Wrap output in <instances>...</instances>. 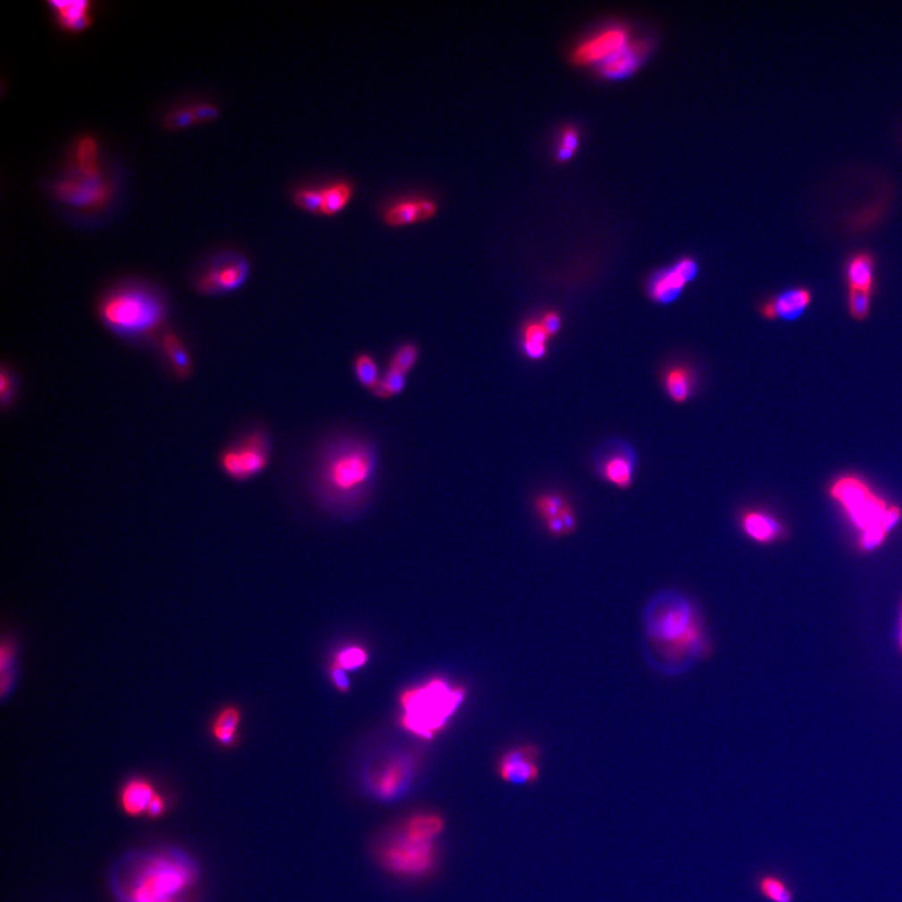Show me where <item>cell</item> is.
Segmentation results:
<instances>
[{"instance_id":"6da1fadb","label":"cell","mask_w":902,"mask_h":902,"mask_svg":"<svg viewBox=\"0 0 902 902\" xmlns=\"http://www.w3.org/2000/svg\"><path fill=\"white\" fill-rule=\"evenodd\" d=\"M649 661L662 673H683L711 657V639L695 603L676 590L659 593L645 613Z\"/></svg>"},{"instance_id":"7a4b0ae2","label":"cell","mask_w":902,"mask_h":902,"mask_svg":"<svg viewBox=\"0 0 902 902\" xmlns=\"http://www.w3.org/2000/svg\"><path fill=\"white\" fill-rule=\"evenodd\" d=\"M97 313L112 334L129 341H145L160 334L167 320V305L146 286L122 285L104 295Z\"/></svg>"},{"instance_id":"3957f363","label":"cell","mask_w":902,"mask_h":902,"mask_svg":"<svg viewBox=\"0 0 902 902\" xmlns=\"http://www.w3.org/2000/svg\"><path fill=\"white\" fill-rule=\"evenodd\" d=\"M464 698L462 687L451 686L438 678L429 681L401 695V724L413 735L431 739L447 726Z\"/></svg>"},{"instance_id":"277c9868","label":"cell","mask_w":902,"mask_h":902,"mask_svg":"<svg viewBox=\"0 0 902 902\" xmlns=\"http://www.w3.org/2000/svg\"><path fill=\"white\" fill-rule=\"evenodd\" d=\"M378 459L372 445L342 440L323 453L317 478L323 489L338 497H351L365 489L374 478Z\"/></svg>"},{"instance_id":"5b68a950","label":"cell","mask_w":902,"mask_h":902,"mask_svg":"<svg viewBox=\"0 0 902 902\" xmlns=\"http://www.w3.org/2000/svg\"><path fill=\"white\" fill-rule=\"evenodd\" d=\"M831 496L841 504L846 514L861 531V548L871 550L885 540L889 531L886 525L889 506L870 489L869 485L856 477H844L832 485Z\"/></svg>"},{"instance_id":"8992f818","label":"cell","mask_w":902,"mask_h":902,"mask_svg":"<svg viewBox=\"0 0 902 902\" xmlns=\"http://www.w3.org/2000/svg\"><path fill=\"white\" fill-rule=\"evenodd\" d=\"M192 881L194 871L188 861L157 856L145 861L129 888L123 889V898L127 902H180L177 896Z\"/></svg>"},{"instance_id":"52a82bcc","label":"cell","mask_w":902,"mask_h":902,"mask_svg":"<svg viewBox=\"0 0 902 902\" xmlns=\"http://www.w3.org/2000/svg\"><path fill=\"white\" fill-rule=\"evenodd\" d=\"M271 459L269 434L261 429L246 432L221 451V472L233 481H248L266 471Z\"/></svg>"},{"instance_id":"ba28073f","label":"cell","mask_w":902,"mask_h":902,"mask_svg":"<svg viewBox=\"0 0 902 902\" xmlns=\"http://www.w3.org/2000/svg\"><path fill=\"white\" fill-rule=\"evenodd\" d=\"M250 273L251 263L244 255H220L198 273L195 288L207 296L231 294L247 282Z\"/></svg>"},{"instance_id":"9c48e42d","label":"cell","mask_w":902,"mask_h":902,"mask_svg":"<svg viewBox=\"0 0 902 902\" xmlns=\"http://www.w3.org/2000/svg\"><path fill=\"white\" fill-rule=\"evenodd\" d=\"M59 200L71 206L95 208L102 206L111 196V186L104 174H87L71 171L54 185Z\"/></svg>"},{"instance_id":"30bf717a","label":"cell","mask_w":902,"mask_h":902,"mask_svg":"<svg viewBox=\"0 0 902 902\" xmlns=\"http://www.w3.org/2000/svg\"><path fill=\"white\" fill-rule=\"evenodd\" d=\"M434 860L431 842H413L404 838L390 842L381 852L385 867L401 875H422L431 869Z\"/></svg>"},{"instance_id":"8fae6325","label":"cell","mask_w":902,"mask_h":902,"mask_svg":"<svg viewBox=\"0 0 902 902\" xmlns=\"http://www.w3.org/2000/svg\"><path fill=\"white\" fill-rule=\"evenodd\" d=\"M541 749L535 743H522L510 748L497 762V774L506 783L533 786L540 779Z\"/></svg>"},{"instance_id":"7c38bea8","label":"cell","mask_w":902,"mask_h":902,"mask_svg":"<svg viewBox=\"0 0 902 902\" xmlns=\"http://www.w3.org/2000/svg\"><path fill=\"white\" fill-rule=\"evenodd\" d=\"M636 466V451L622 441L606 445L597 458V471L600 477L618 489H630Z\"/></svg>"},{"instance_id":"4fadbf2b","label":"cell","mask_w":902,"mask_h":902,"mask_svg":"<svg viewBox=\"0 0 902 902\" xmlns=\"http://www.w3.org/2000/svg\"><path fill=\"white\" fill-rule=\"evenodd\" d=\"M697 263L692 258H683L670 269L659 271L648 284L649 296L658 304H671L682 294L683 288L697 275Z\"/></svg>"},{"instance_id":"5bb4252c","label":"cell","mask_w":902,"mask_h":902,"mask_svg":"<svg viewBox=\"0 0 902 902\" xmlns=\"http://www.w3.org/2000/svg\"><path fill=\"white\" fill-rule=\"evenodd\" d=\"M628 45L630 40L623 28H609L581 43L575 49L574 58L581 64H602Z\"/></svg>"},{"instance_id":"9a60e30c","label":"cell","mask_w":902,"mask_h":902,"mask_svg":"<svg viewBox=\"0 0 902 902\" xmlns=\"http://www.w3.org/2000/svg\"><path fill=\"white\" fill-rule=\"evenodd\" d=\"M438 211L437 202L430 198H409L390 205L382 214V221L388 227L399 229L431 220Z\"/></svg>"},{"instance_id":"2e32d148","label":"cell","mask_w":902,"mask_h":902,"mask_svg":"<svg viewBox=\"0 0 902 902\" xmlns=\"http://www.w3.org/2000/svg\"><path fill=\"white\" fill-rule=\"evenodd\" d=\"M155 793L157 789L151 781L142 776L132 777L121 787V810L132 819L146 816Z\"/></svg>"},{"instance_id":"e0dca14e","label":"cell","mask_w":902,"mask_h":902,"mask_svg":"<svg viewBox=\"0 0 902 902\" xmlns=\"http://www.w3.org/2000/svg\"><path fill=\"white\" fill-rule=\"evenodd\" d=\"M48 7L58 26L68 32H80L92 23V3L88 0H52Z\"/></svg>"},{"instance_id":"ac0fdd59","label":"cell","mask_w":902,"mask_h":902,"mask_svg":"<svg viewBox=\"0 0 902 902\" xmlns=\"http://www.w3.org/2000/svg\"><path fill=\"white\" fill-rule=\"evenodd\" d=\"M242 711L236 705H227L213 715L211 722V737L223 748H232L238 741Z\"/></svg>"},{"instance_id":"d6986e66","label":"cell","mask_w":902,"mask_h":902,"mask_svg":"<svg viewBox=\"0 0 902 902\" xmlns=\"http://www.w3.org/2000/svg\"><path fill=\"white\" fill-rule=\"evenodd\" d=\"M811 303V294L805 288H795L781 294L779 297L762 307V313L767 319L782 317L785 320H795L802 315Z\"/></svg>"},{"instance_id":"ffe728a7","label":"cell","mask_w":902,"mask_h":902,"mask_svg":"<svg viewBox=\"0 0 902 902\" xmlns=\"http://www.w3.org/2000/svg\"><path fill=\"white\" fill-rule=\"evenodd\" d=\"M741 528L743 533L747 535L749 539L761 544L773 543L780 539L783 534V528L780 522L767 513L751 512L745 513L741 518Z\"/></svg>"},{"instance_id":"44dd1931","label":"cell","mask_w":902,"mask_h":902,"mask_svg":"<svg viewBox=\"0 0 902 902\" xmlns=\"http://www.w3.org/2000/svg\"><path fill=\"white\" fill-rule=\"evenodd\" d=\"M161 348L174 376L180 380L188 379L194 370L192 357L180 336L173 331L163 332Z\"/></svg>"},{"instance_id":"7402d4cb","label":"cell","mask_w":902,"mask_h":902,"mask_svg":"<svg viewBox=\"0 0 902 902\" xmlns=\"http://www.w3.org/2000/svg\"><path fill=\"white\" fill-rule=\"evenodd\" d=\"M645 51V46L640 45V43H636V45H631L630 43L624 49L618 52L617 54L613 55L605 63L600 64V73L608 78L630 76V74L633 73L639 67Z\"/></svg>"},{"instance_id":"603a6c76","label":"cell","mask_w":902,"mask_h":902,"mask_svg":"<svg viewBox=\"0 0 902 902\" xmlns=\"http://www.w3.org/2000/svg\"><path fill=\"white\" fill-rule=\"evenodd\" d=\"M322 189V216L332 217L342 213L353 200L354 188L347 180L330 183Z\"/></svg>"},{"instance_id":"cb8c5ba5","label":"cell","mask_w":902,"mask_h":902,"mask_svg":"<svg viewBox=\"0 0 902 902\" xmlns=\"http://www.w3.org/2000/svg\"><path fill=\"white\" fill-rule=\"evenodd\" d=\"M695 381L692 370L687 366L677 365L665 372L664 387L672 400L676 403H686L695 390Z\"/></svg>"},{"instance_id":"d4e9b609","label":"cell","mask_w":902,"mask_h":902,"mask_svg":"<svg viewBox=\"0 0 902 902\" xmlns=\"http://www.w3.org/2000/svg\"><path fill=\"white\" fill-rule=\"evenodd\" d=\"M73 168L80 173L102 174L99 164V146L92 136H82L73 146Z\"/></svg>"},{"instance_id":"484cf974","label":"cell","mask_w":902,"mask_h":902,"mask_svg":"<svg viewBox=\"0 0 902 902\" xmlns=\"http://www.w3.org/2000/svg\"><path fill=\"white\" fill-rule=\"evenodd\" d=\"M409 764L407 762H394L381 771V773L374 780L375 791L384 798H394L403 789L404 785L409 776Z\"/></svg>"},{"instance_id":"4316f807","label":"cell","mask_w":902,"mask_h":902,"mask_svg":"<svg viewBox=\"0 0 902 902\" xmlns=\"http://www.w3.org/2000/svg\"><path fill=\"white\" fill-rule=\"evenodd\" d=\"M444 821L437 814H420L407 821L403 838L413 842H431L443 831Z\"/></svg>"},{"instance_id":"83f0119b","label":"cell","mask_w":902,"mask_h":902,"mask_svg":"<svg viewBox=\"0 0 902 902\" xmlns=\"http://www.w3.org/2000/svg\"><path fill=\"white\" fill-rule=\"evenodd\" d=\"M758 894L770 902H793L795 894L791 886L776 873H764L756 882Z\"/></svg>"},{"instance_id":"f1b7e54d","label":"cell","mask_w":902,"mask_h":902,"mask_svg":"<svg viewBox=\"0 0 902 902\" xmlns=\"http://www.w3.org/2000/svg\"><path fill=\"white\" fill-rule=\"evenodd\" d=\"M851 290L869 291L873 281V260L869 254H858L848 267Z\"/></svg>"},{"instance_id":"f546056e","label":"cell","mask_w":902,"mask_h":902,"mask_svg":"<svg viewBox=\"0 0 902 902\" xmlns=\"http://www.w3.org/2000/svg\"><path fill=\"white\" fill-rule=\"evenodd\" d=\"M549 338L540 322H529L522 330V351L529 359H543L547 354V341Z\"/></svg>"},{"instance_id":"4dcf8cb0","label":"cell","mask_w":902,"mask_h":902,"mask_svg":"<svg viewBox=\"0 0 902 902\" xmlns=\"http://www.w3.org/2000/svg\"><path fill=\"white\" fill-rule=\"evenodd\" d=\"M355 376L363 388L372 391L381 380L378 363L372 355L361 353L354 360Z\"/></svg>"},{"instance_id":"1f68e13d","label":"cell","mask_w":902,"mask_h":902,"mask_svg":"<svg viewBox=\"0 0 902 902\" xmlns=\"http://www.w3.org/2000/svg\"><path fill=\"white\" fill-rule=\"evenodd\" d=\"M405 387L406 374L388 368L387 372L381 376V380L379 382L378 387L372 393L375 397H380V399H388V397H397V395L403 393Z\"/></svg>"},{"instance_id":"d6a6232c","label":"cell","mask_w":902,"mask_h":902,"mask_svg":"<svg viewBox=\"0 0 902 902\" xmlns=\"http://www.w3.org/2000/svg\"><path fill=\"white\" fill-rule=\"evenodd\" d=\"M418 347L413 344V342H405V344L397 347L393 356H391L390 366L388 368L397 370V372L407 375V372H412L415 363H418Z\"/></svg>"},{"instance_id":"836d02e7","label":"cell","mask_w":902,"mask_h":902,"mask_svg":"<svg viewBox=\"0 0 902 902\" xmlns=\"http://www.w3.org/2000/svg\"><path fill=\"white\" fill-rule=\"evenodd\" d=\"M534 505L538 514L546 522L561 515L568 503L559 494H543L535 499Z\"/></svg>"},{"instance_id":"e575fe53","label":"cell","mask_w":902,"mask_h":902,"mask_svg":"<svg viewBox=\"0 0 902 902\" xmlns=\"http://www.w3.org/2000/svg\"><path fill=\"white\" fill-rule=\"evenodd\" d=\"M369 656L361 647H347L336 655L334 664L340 665L345 671H356L368 662Z\"/></svg>"},{"instance_id":"d590c367","label":"cell","mask_w":902,"mask_h":902,"mask_svg":"<svg viewBox=\"0 0 902 902\" xmlns=\"http://www.w3.org/2000/svg\"><path fill=\"white\" fill-rule=\"evenodd\" d=\"M292 201H294L295 206L300 208L301 211L319 214L320 207H322V189H297L292 196Z\"/></svg>"},{"instance_id":"8d00e7d4","label":"cell","mask_w":902,"mask_h":902,"mask_svg":"<svg viewBox=\"0 0 902 902\" xmlns=\"http://www.w3.org/2000/svg\"><path fill=\"white\" fill-rule=\"evenodd\" d=\"M164 123L167 124L168 129H180L194 126L195 123H198V121L197 117H196L194 107H192V104H189L171 111L164 117Z\"/></svg>"},{"instance_id":"74e56055","label":"cell","mask_w":902,"mask_h":902,"mask_svg":"<svg viewBox=\"0 0 902 902\" xmlns=\"http://www.w3.org/2000/svg\"><path fill=\"white\" fill-rule=\"evenodd\" d=\"M15 381L17 380H15L13 372L3 368L2 374H0V397H2V405L4 409L13 403L15 391H17V382Z\"/></svg>"},{"instance_id":"f35d334b","label":"cell","mask_w":902,"mask_h":902,"mask_svg":"<svg viewBox=\"0 0 902 902\" xmlns=\"http://www.w3.org/2000/svg\"><path fill=\"white\" fill-rule=\"evenodd\" d=\"M850 310L852 316L857 320H864L870 310V292L851 290L850 291Z\"/></svg>"},{"instance_id":"ab89813d","label":"cell","mask_w":902,"mask_h":902,"mask_svg":"<svg viewBox=\"0 0 902 902\" xmlns=\"http://www.w3.org/2000/svg\"><path fill=\"white\" fill-rule=\"evenodd\" d=\"M578 146V135L574 129L564 130L562 136V145L559 147V158L568 160L574 154Z\"/></svg>"},{"instance_id":"60d3db41","label":"cell","mask_w":902,"mask_h":902,"mask_svg":"<svg viewBox=\"0 0 902 902\" xmlns=\"http://www.w3.org/2000/svg\"><path fill=\"white\" fill-rule=\"evenodd\" d=\"M194 107L196 117H197L198 123L211 122V121L216 120L220 116V110L216 105L213 104H208V102H200V104H192Z\"/></svg>"},{"instance_id":"b9f144b4","label":"cell","mask_w":902,"mask_h":902,"mask_svg":"<svg viewBox=\"0 0 902 902\" xmlns=\"http://www.w3.org/2000/svg\"><path fill=\"white\" fill-rule=\"evenodd\" d=\"M167 807L168 804L166 798L157 792L155 793L154 799H152L151 804H149L146 816L152 820L161 819V817H163L164 814H166Z\"/></svg>"},{"instance_id":"7bdbcfd3","label":"cell","mask_w":902,"mask_h":902,"mask_svg":"<svg viewBox=\"0 0 902 902\" xmlns=\"http://www.w3.org/2000/svg\"><path fill=\"white\" fill-rule=\"evenodd\" d=\"M330 677H331L336 689L340 690V692L347 693L350 690V680H348L347 671L341 668L340 665L332 664L331 670H330Z\"/></svg>"},{"instance_id":"ee69618b","label":"cell","mask_w":902,"mask_h":902,"mask_svg":"<svg viewBox=\"0 0 902 902\" xmlns=\"http://www.w3.org/2000/svg\"><path fill=\"white\" fill-rule=\"evenodd\" d=\"M543 325L544 330H546L547 334L549 336H555L558 334L559 330L562 328L561 316L556 313H548L543 316L540 322Z\"/></svg>"},{"instance_id":"f6af8a7d","label":"cell","mask_w":902,"mask_h":902,"mask_svg":"<svg viewBox=\"0 0 902 902\" xmlns=\"http://www.w3.org/2000/svg\"><path fill=\"white\" fill-rule=\"evenodd\" d=\"M544 525H546L547 531H548L552 537L562 538L568 535L564 522L562 521L561 516H556V518L549 519V521L544 522Z\"/></svg>"},{"instance_id":"bcb514c9","label":"cell","mask_w":902,"mask_h":902,"mask_svg":"<svg viewBox=\"0 0 902 902\" xmlns=\"http://www.w3.org/2000/svg\"><path fill=\"white\" fill-rule=\"evenodd\" d=\"M562 521L564 522L565 529H567V534H573L575 529H577V518H575L574 510L571 505L565 506L563 510L562 514L559 515Z\"/></svg>"},{"instance_id":"7dc6e473","label":"cell","mask_w":902,"mask_h":902,"mask_svg":"<svg viewBox=\"0 0 902 902\" xmlns=\"http://www.w3.org/2000/svg\"><path fill=\"white\" fill-rule=\"evenodd\" d=\"M900 647H901V649H902V630H901V634H900Z\"/></svg>"}]
</instances>
